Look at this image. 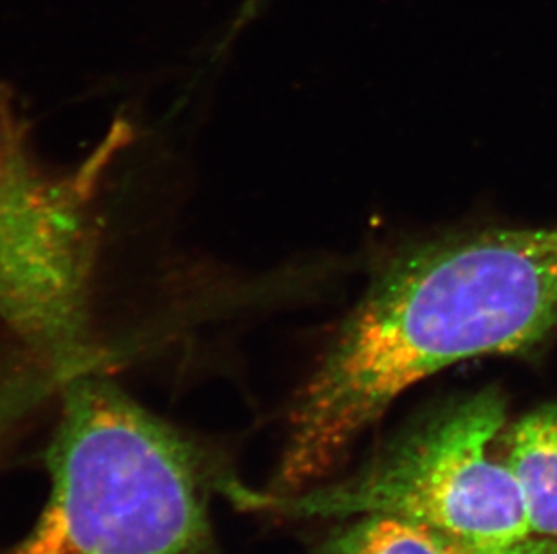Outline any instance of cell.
<instances>
[{
	"label": "cell",
	"instance_id": "obj_1",
	"mask_svg": "<svg viewBox=\"0 0 557 554\" xmlns=\"http://www.w3.org/2000/svg\"><path fill=\"white\" fill-rule=\"evenodd\" d=\"M557 331V225L441 236L384 263L289 411L268 490L325 481L411 386L458 362L531 355Z\"/></svg>",
	"mask_w": 557,
	"mask_h": 554
},
{
	"label": "cell",
	"instance_id": "obj_2",
	"mask_svg": "<svg viewBox=\"0 0 557 554\" xmlns=\"http://www.w3.org/2000/svg\"><path fill=\"white\" fill-rule=\"evenodd\" d=\"M57 403L48 502L5 554H215L210 498L224 466L111 369L67 378Z\"/></svg>",
	"mask_w": 557,
	"mask_h": 554
},
{
	"label": "cell",
	"instance_id": "obj_3",
	"mask_svg": "<svg viewBox=\"0 0 557 554\" xmlns=\"http://www.w3.org/2000/svg\"><path fill=\"white\" fill-rule=\"evenodd\" d=\"M132 137L120 117L79 163L51 167L15 92L0 89V330L63 372L120 362L96 331V290L107 175Z\"/></svg>",
	"mask_w": 557,
	"mask_h": 554
},
{
	"label": "cell",
	"instance_id": "obj_4",
	"mask_svg": "<svg viewBox=\"0 0 557 554\" xmlns=\"http://www.w3.org/2000/svg\"><path fill=\"white\" fill-rule=\"evenodd\" d=\"M505 419L502 391L484 389L436 408L339 481L273 493L233 476L222 493L276 517H386L485 547L520 544L534 537L525 502L505 457L491 454Z\"/></svg>",
	"mask_w": 557,
	"mask_h": 554
},
{
	"label": "cell",
	"instance_id": "obj_5",
	"mask_svg": "<svg viewBox=\"0 0 557 554\" xmlns=\"http://www.w3.org/2000/svg\"><path fill=\"white\" fill-rule=\"evenodd\" d=\"M505 446L532 534L557 539V402L521 416L507 430Z\"/></svg>",
	"mask_w": 557,
	"mask_h": 554
},
{
	"label": "cell",
	"instance_id": "obj_6",
	"mask_svg": "<svg viewBox=\"0 0 557 554\" xmlns=\"http://www.w3.org/2000/svg\"><path fill=\"white\" fill-rule=\"evenodd\" d=\"M318 554H557V539L531 537L507 547H485L416 524L386 517L350 518Z\"/></svg>",
	"mask_w": 557,
	"mask_h": 554
},
{
	"label": "cell",
	"instance_id": "obj_7",
	"mask_svg": "<svg viewBox=\"0 0 557 554\" xmlns=\"http://www.w3.org/2000/svg\"><path fill=\"white\" fill-rule=\"evenodd\" d=\"M63 378L29 355H0V455L57 402Z\"/></svg>",
	"mask_w": 557,
	"mask_h": 554
}]
</instances>
